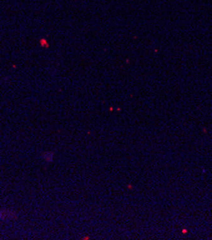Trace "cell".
<instances>
[{
    "label": "cell",
    "instance_id": "cell-1",
    "mask_svg": "<svg viewBox=\"0 0 212 240\" xmlns=\"http://www.w3.org/2000/svg\"><path fill=\"white\" fill-rule=\"evenodd\" d=\"M42 158L45 159L47 162H52L54 158V153L53 152H45L42 155Z\"/></svg>",
    "mask_w": 212,
    "mask_h": 240
}]
</instances>
